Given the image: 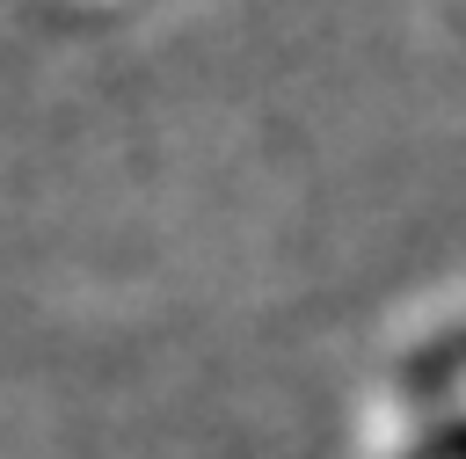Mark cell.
Listing matches in <instances>:
<instances>
[{
    "label": "cell",
    "instance_id": "6da1fadb",
    "mask_svg": "<svg viewBox=\"0 0 466 459\" xmlns=\"http://www.w3.org/2000/svg\"><path fill=\"white\" fill-rule=\"evenodd\" d=\"M444 459H466V430H451V437H444Z\"/></svg>",
    "mask_w": 466,
    "mask_h": 459
}]
</instances>
